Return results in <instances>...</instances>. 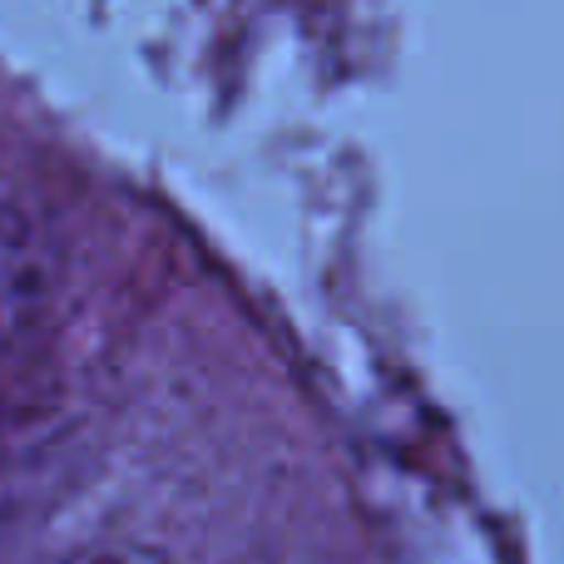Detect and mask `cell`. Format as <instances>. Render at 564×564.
Listing matches in <instances>:
<instances>
[{
  "label": "cell",
  "mask_w": 564,
  "mask_h": 564,
  "mask_svg": "<svg viewBox=\"0 0 564 564\" xmlns=\"http://www.w3.org/2000/svg\"><path fill=\"white\" fill-rule=\"evenodd\" d=\"M50 248L35 224L25 218H6L0 224V351L30 327L50 297Z\"/></svg>",
  "instance_id": "cell-1"
},
{
  "label": "cell",
  "mask_w": 564,
  "mask_h": 564,
  "mask_svg": "<svg viewBox=\"0 0 564 564\" xmlns=\"http://www.w3.org/2000/svg\"><path fill=\"white\" fill-rule=\"evenodd\" d=\"M65 564H169V555L144 545V540H99V545L69 555Z\"/></svg>",
  "instance_id": "cell-2"
}]
</instances>
